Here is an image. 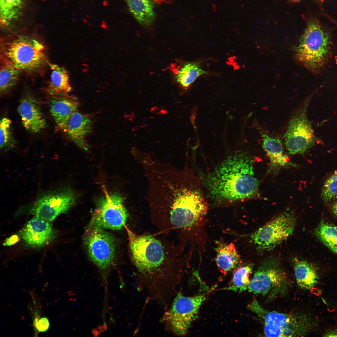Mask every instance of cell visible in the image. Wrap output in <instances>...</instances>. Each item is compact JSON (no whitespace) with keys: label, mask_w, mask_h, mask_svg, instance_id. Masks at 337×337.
<instances>
[{"label":"cell","mask_w":337,"mask_h":337,"mask_svg":"<svg viewBox=\"0 0 337 337\" xmlns=\"http://www.w3.org/2000/svg\"><path fill=\"white\" fill-rule=\"evenodd\" d=\"M254 160L244 152L227 157L205 180L210 197L218 202H233L256 196L259 182L254 175Z\"/></svg>","instance_id":"cell-1"},{"label":"cell","mask_w":337,"mask_h":337,"mask_svg":"<svg viewBox=\"0 0 337 337\" xmlns=\"http://www.w3.org/2000/svg\"><path fill=\"white\" fill-rule=\"evenodd\" d=\"M46 51L42 41L29 35H12L0 40V61L22 72H35L48 64Z\"/></svg>","instance_id":"cell-2"},{"label":"cell","mask_w":337,"mask_h":337,"mask_svg":"<svg viewBox=\"0 0 337 337\" xmlns=\"http://www.w3.org/2000/svg\"><path fill=\"white\" fill-rule=\"evenodd\" d=\"M295 51L300 62L311 72L319 73L327 65L332 53L330 32L317 20H310Z\"/></svg>","instance_id":"cell-3"},{"label":"cell","mask_w":337,"mask_h":337,"mask_svg":"<svg viewBox=\"0 0 337 337\" xmlns=\"http://www.w3.org/2000/svg\"><path fill=\"white\" fill-rule=\"evenodd\" d=\"M170 212L174 226L188 227L198 224L206 214L207 205L197 189L184 187L174 194Z\"/></svg>","instance_id":"cell-4"},{"label":"cell","mask_w":337,"mask_h":337,"mask_svg":"<svg viewBox=\"0 0 337 337\" xmlns=\"http://www.w3.org/2000/svg\"><path fill=\"white\" fill-rule=\"evenodd\" d=\"M248 309L262 321L264 334L267 337L302 336L307 332L306 320L297 315L266 310L254 300Z\"/></svg>","instance_id":"cell-5"},{"label":"cell","mask_w":337,"mask_h":337,"mask_svg":"<svg viewBox=\"0 0 337 337\" xmlns=\"http://www.w3.org/2000/svg\"><path fill=\"white\" fill-rule=\"evenodd\" d=\"M296 221L295 212L286 209L253 232L250 238L259 251L272 250L292 234Z\"/></svg>","instance_id":"cell-6"},{"label":"cell","mask_w":337,"mask_h":337,"mask_svg":"<svg viewBox=\"0 0 337 337\" xmlns=\"http://www.w3.org/2000/svg\"><path fill=\"white\" fill-rule=\"evenodd\" d=\"M311 97L307 98L291 117L284 138L291 154H302L315 144L316 137L311 122L307 117V108Z\"/></svg>","instance_id":"cell-7"},{"label":"cell","mask_w":337,"mask_h":337,"mask_svg":"<svg viewBox=\"0 0 337 337\" xmlns=\"http://www.w3.org/2000/svg\"><path fill=\"white\" fill-rule=\"evenodd\" d=\"M286 275L278 260L269 257L262 261L250 280L247 290L255 294L275 295L285 290Z\"/></svg>","instance_id":"cell-8"},{"label":"cell","mask_w":337,"mask_h":337,"mask_svg":"<svg viewBox=\"0 0 337 337\" xmlns=\"http://www.w3.org/2000/svg\"><path fill=\"white\" fill-rule=\"evenodd\" d=\"M129 240L133 260L142 272H149L157 269L164 258L161 242L150 235H137L126 228Z\"/></svg>","instance_id":"cell-9"},{"label":"cell","mask_w":337,"mask_h":337,"mask_svg":"<svg viewBox=\"0 0 337 337\" xmlns=\"http://www.w3.org/2000/svg\"><path fill=\"white\" fill-rule=\"evenodd\" d=\"M104 195L95 210L89 226L117 230L125 226L127 212L122 197L117 193H109L103 187Z\"/></svg>","instance_id":"cell-10"},{"label":"cell","mask_w":337,"mask_h":337,"mask_svg":"<svg viewBox=\"0 0 337 337\" xmlns=\"http://www.w3.org/2000/svg\"><path fill=\"white\" fill-rule=\"evenodd\" d=\"M84 242L90 259L98 267L106 269L114 264L116 253L115 239L105 229L89 226Z\"/></svg>","instance_id":"cell-11"},{"label":"cell","mask_w":337,"mask_h":337,"mask_svg":"<svg viewBox=\"0 0 337 337\" xmlns=\"http://www.w3.org/2000/svg\"><path fill=\"white\" fill-rule=\"evenodd\" d=\"M75 201V195L72 189L60 187L43 193L32 205L30 212L35 217L51 222L67 212Z\"/></svg>","instance_id":"cell-12"},{"label":"cell","mask_w":337,"mask_h":337,"mask_svg":"<svg viewBox=\"0 0 337 337\" xmlns=\"http://www.w3.org/2000/svg\"><path fill=\"white\" fill-rule=\"evenodd\" d=\"M205 299L203 295L187 297L180 293L178 294L166 316L173 332L179 335L187 333L192 322L197 319L199 309Z\"/></svg>","instance_id":"cell-13"},{"label":"cell","mask_w":337,"mask_h":337,"mask_svg":"<svg viewBox=\"0 0 337 337\" xmlns=\"http://www.w3.org/2000/svg\"><path fill=\"white\" fill-rule=\"evenodd\" d=\"M21 234L28 245L36 247L43 246L52 241L57 233L50 222L35 217L26 224Z\"/></svg>","instance_id":"cell-14"},{"label":"cell","mask_w":337,"mask_h":337,"mask_svg":"<svg viewBox=\"0 0 337 337\" xmlns=\"http://www.w3.org/2000/svg\"><path fill=\"white\" fill-rule=\"evenodd\" d=\"M18 111L22 125L28 132L37 133L46 127V120L40 105L32 95L27 94L21 99Z\"/></svg>","instance_id":"cell-15"},{"label":"cell","mask_w":337,"mask_h":337,"mask_svg":"<svg viewBox=\"0 0 337 337\" xmlns=\"http://www.w3.org/2000/svg\"><path fill=\"white\" fill-rule=\"evenodd\" d=\"M49 97L50 111L56 128L64 131L70 117L77 110L79 102L76 97L68 94Z\"/></svg>","instance_id":"cell-16"},{"label":"cell","mask_w":337,"mask_h":337,"mask_svg":"<svg viewBox=\"0 0 337 337\" xmlns=\"http://www.w3.org/2000/svg\"><path fill=\"white\" fill-rule=\"evenodd\" d=\"M92 123L88 115L76 110L70 117L64 132L78 147L87 151L89 146L85 138L92 130Z\"/></svg>","instance_id":"cell-17"},{"label":"cell","mask_w":337,"mask_h":337,"mask_svg":"<svg viewBox=\"0 0 337 337\" xmlns=\"http://www.w3.org/2000/svg\"><path fill=\"white\" fill-rule=\"evenodd\" d=\"M51 70L49 80L45 90L49 96L68 94L72 90L69 73L64 67L57 64L48 63Z\"/></svg>","instance_id":"cell-18"},{"label":"cell","mask_w":337,"mask_h":337,"mask_svg":"<svg viewBox=\"0 0 337 337\" xmlns=\"http://www.w3.org/2000/svg\"><path fill=\"white\" fill-rule=\"evenodd\" d=\"M137 22L144 27L152 25L155 20L156 0H124Z\"/></svg>","instance_id":"cell-19"},{"label":"cell","mask_w":337,"mask_h":337,"mask_svg":"<svg viewBox=\"0 0 337 337\" xmlns=\"http://www.w3.org/2000/svg\"><path fill=\"white\" fill-rule=\"evenodd\" d=\"M293 267L297 285L300 288L310 290L317 283L318 273L310 263L295 258L293 261Z\"/></svg>","instance_id":"cell-20"},{"label":"cell","mask_w":337,"mask_h":337,"mask_svg":"<svg viewBox=\"0 0 337 337\" xmlns=\"http://www.w3.org/2000/svg\"><path fill=\"white\" fill-rule=\"evenodd\" d=\"M216 251V262L222 273L226 274L234 268L239 262L240 256L233 243L219 244Z\"/></svg>","instance_id":"cell-21"},{"label":"cell","mask_w":337,"mask_h":337,"mask_svg":"<svg viewBox=\"0 0 337 337\" xmlns=\"http://www.w3.org/2000/svg\"><path fill=\"white\" fill-rule=\"evenodd\" d=\"M262 146L273 166H282L287 162V156L284 155L282 144L277 137L266 133L261 134Z\"/></svg>","instance_id":"cell-22"},{"label":"cell","mask_w":337,"mask_h":337,"mask_svg":"<svg viewBox=\"0 0 337 337\" xmlns=\"http://www.w3.org/2000/svg\"><path fill=\"white\" fill-rule=\"evenodd\" d=\"M0 62V92L3 95L17 85L22 71L10 64Z\"/></svg>","instance_id":"cell-23"},{"label":"cell","mask_w":337,"mask_h":337,"mask_svg":"<svg viewBox=\"0 0 337 337\" xmlns=\"http://www.w3.org/2000/svg\"><path fill=\"white\" fill-rule=\"evenodd\" d=\"M318 239L333 252L337 254V227L322 220L315 230Z\"/></svg>","instance_id":"cell-24"},{"label":"cell","mask_w":337,"mask_h":337,"mask_svg":"<svg viewBox=\"0 0 337 337\" xmlns=\"http://www.w3.org/2000/svg\"><path fill=\"white\" fill-rule=\"evenodd\" d=\"M208 73L197 62L185 64L178 70L176 76L177 82L183 88L187 89L199 76Z\"/></svg>","instance_id":"cell-25"},{"label":"cell","mask_w":337,"mask_h":337,"mask_svg":"<svg viewBox=\"0 0 337 337\" xmlns=\"http://www.w3.org/2000/svg\"><path fill=\"white\" fill-rule=\"evenodd\" d=\"M24 0H0V13L1 23L7 25L20 15Z\"/></svg>","instance_id":"cell-26"},{"label":"cell","mask_w":337,"mask_h":337,"mask_svg":"<svg viewBox=\"0 0 337 337\" xmlns=\"http://www.w3.org/2000/svg\"><path fill=\"white\" fill-rule=\"evenodd\" d=\"M253 267V265L248 264L238 268L233 274L231 285L223 289L240 292L247 290Z\"/></svg>","instance_id":"cell-27"},{"label":"cell","mask_w":337,"mask_h":337,"mask_svg":"<svg viewBox=\"0 0 337 337\" xmlns=\"http://www.w3.org/2000/svg\"><path fill=\"white\" fill-rule=\"evenodd\" d=\"M11 124V120L6 118H2L0 122V147L1 150L3 151L12 149L16 145Z\"/></svg>","instance_id":"cell-28"},{"label":"cell","mask_w":337,"mask_h":337,"mask_svg":"<svg viewBox=\"0 0 337 337\" xmlns=\"http://www.w3.org/2000/svg\"><path fill=\"white\" fill-rule=\"evenodd\" d=\"M321 197L326 205L332 203L337 199V170L325 181L322 188Z\"/></svg>","instance_id":"cell-29"},{"label":"cell","mask_w":337,"mask_h":337,"mask_svg":"<svg viewBox=\"0 0 337 337\" xmlns=\"http://www.w3.org/2000/svg\"><path fill=\"white\" fill-rule=\"evenodd\" d=\"M33 325L37 330L41 332L47 331L50 327L49 321L46 317H43L39 319H35L33 321Z\"/></svg>","instance_id":"cell-30"},{"label":"cell","mask_w":337,"mask_h":337,"mask_svg":"<svg viewBox=\"0 0 337 337\" xmlns=\"http://www.w3.org/2000/svg\"><path fill=\"white\" fill-rule=\"evenodd\" d=\"M19 238L17 235H14L10 237L7 238L6 240L3 245L4 246H10L13 245L17 243L19 240Z\"/></svg>","instance_id":"cell-31"},{"label":"cell","mask_w":337,"mask_h":337,"mask_svg":"<svg viewBox=\"0 0 337 337\" xmlns=\"http://www.w3.org/2000/svg\"><path fill=\"white\" fill-rule=\"evenodd\" d=\"M325 337H337V331L329 330L326 332L324 335Z\"/></svg>","instance_id":"cell-32"},{"label":"cell","mask_w":337,"mask_h":337,"mask_svg":"<svg viewBox=\"0 0 337 337\" xmlns=\"http://www.w3.org/2000/svg\"><path fill=\"white\" fill-rule=\"evenodd\" d=\"M294 2H300V0H289Z\"/></svg>","instance_id":"cell-33"}]
</instances>
